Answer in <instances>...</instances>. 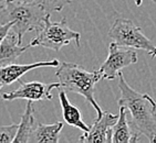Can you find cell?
Instances as JSON below:
<instances>
[{
	"label": "cell",
	"instance_id": "6da1fadb",
	"mask_svg": "<svg viewBox=\"0 0 156 143\" xmlns=\"http://www.w3.org/2000/svg\"><path fill=\"white\" fill-rule=\"evenodd\" d=\"M121 97L119 107H125L131 115V125L134 132L143 135L151 143H156V101L150 95L141 94L126 83L122 72L119 73Z\"/></svg>",
	"mask_w": 156,
	"mask_h": 143
},
{
	"label": "cell",
	"instance_id": "7a4b0ae2",
	"mask_svg": "<svg viewBox=\"0 0 156 143\" xmlns=\"http://www.w3.org/2000/svg\"><path fill=\"white\" fill-rule=\"evenodd\" d=\"M49 17L51 13L34 0H9L0 11V23L13 22L11 31L21 44L24 34L40 31Z\"/></svg>",
	"mask_w": 156,
	"mask_h": 143
},
{
	"label": "cell",
	"instance_id": "3957f363",
	"mask_svg": "<svg viewBox=\"0 0 156 143\" xmlns=\"http://www.w3.org/2000/svg\"><path fill=\"white\" fill-rule=\"evenodd\" d=\"M58 67L55 76L59 79L61 87L64 88V90L83 96L94 107L98 113L96 118H100L103 115V110L94 98L95 85L102 79L100 72H87L75 63L68 62L60 63Z\"/></svg>",
	"mask_w": 156,
	"mask_h": 143
},
{
	"label": "cell",
	"instance_id": "277c9868",
	"mask_svg": "<svg viewBox=\"0 0 156 143\" xmlns=\"http://www.w3.org/2000/svg\"><path fill=\"white\" fill-rule=\"evenodd\" d=\"M50 19L51 17L47 18L43 28L38 31L37 36L29 43L31 48L42 46L59 52L63 46L69 45L72 41L75 42L78 48L81 46V34L70 29L66 18H62L59 22H52Z\"/></svg>",
	"mask_w": 156,
	"mask_h": 143
},
{
	"label": "cell",
	"instance_id": "5b68a950",
	"mask_svg": "<svg viewBox=\"0 0 156 143\" xmlns=\"http://www.w3.org/2000/svg\"><path fill=\"white\" fill-rule=\"evenodd\" d=\"M108 38L115 43L123 46L143 50L150 54L151 57H156V45L142 32V28L136 25L132 20L119 18L113 22L108 30Z\"/></svg>",
	"mask_w": 156,
	"mask_h": 143
},
{
	"label": "cell",
	"instance_id": "8992f818",
	"mask_svg": "<svg viewBox=\"0 0 156 143\" xmlns=\"http://www.w3.org/2000/svg\"><path fill=\"white\" fill-rule=\"evenodd\" d=\"M138 61L136 51L131 48H123L112 41L108 45V55L100 67L99 72L103 79L114 81L122 69L135 64Z\"/></svg>",
	"mask_w": 156,
	"mask_h": 143
},
{
	"label": "cell",
	"instance_id": "52a82bcc",
	"mask_svg": "<svg viewBox=\"0 0 156 143\" xmlns=\"http://www.w3.org/2000/svg\"><path fill=\"white\" fill-rule=\"evenodd\" d=\"M61 84L50 83L44 84L41 81H29L24 83L20 81V86L17 89L9 92H2L1 98L3 100H16V99H26L30 101H39V100H52V90L59 89Z\"/></svg>",
	"mask_w": 156,
	"mask_h": 143
},
{
	"label": "cell",
	"instance_id": "ba28073f",
	"mask_svg": "<svg viewBox=\"0 0 156 143\" xmlns=\"http://www.w3.org/2000/svg\"><path fill=\"white\" fill-rule=\"evenodd\" d=\"M117 118L119 115L103 111L102 116L96 118L90 130L84 132L79 138V141L84 143H112V129Z\"/></svg>",
	"mask_w": 156,
	"mask_h": 143
},
{
	"label": "cell",
	"instance_id": "9c48e42d",
	"mask_svg": "<svg viewBox=\"0 0 156 143\" xmlns=\"http://www.w3.org/2000/svg\"><path fill=\"white\" fill-rule=\"evenodd\" d=\"M60 62L58 60L47 61V62H37L32 64H8L1 65L0 67V89L5 86L11 85L15 81H19L23 75L32 69L40 68V67H58Z\"/></svg>",
	"mask_w": 156,
	"mask_h": 143
},
{
	"label": "cell",
	"instance_id": "30bf717a",
	"mask_svg": "<svg viewBox=\"0 0 156 143\" xmlns=\"http://www.w3.org/2000/svg\"><path fill=\"white\" fill-rule=\"evenodd\" d=\"M140 134L134 132L127 120L125 107H120L119 118L112 129V143H131L140 141Z\"/></svg>",
	"mask_w": 156,
	"mask_h": 143
},
{
	"label": "cell",
	"instance_id": "8fae6325",
	"mask_svg": "<svg viewBox=\"0 0 156 143\" xmlns=\"http://www.w3.org/2000/svg\"><path fill=\"white\" fill-rule=\"evenodd\" d=\"M30 48V44L26 46L19 44L17 35L12 31H10L0 44V65H8L15 63Z\"/></svg>",
	"mask_w": 156,
	"mask_h": 143
},
{
	"label": "cell",
	"instance_id": "7c38bea8",
	"mask_svg": "<svg viewBox=\"0 0 156 143\" xmlns=\"http://www.w3.org/2000/svg\"><path fill=\"white\" fill-rule=\"evenodd\" d=\"M59 100H60L61 108H62V116L64 122L69 125H72L74 128L81 129L84 132L89 131L90 127L82 120L81 112L79 110V108L69 101L66 90H63L62 87L59 88Z\"/></svg>",
	"mask_w": 156,
	"mask_h": 143
},
{
	"label": "cell",
	"instance_id": "4fadbf2b",
	"mask_svg": "<svg viewBox=\"0 0 156 143\" xmlns=\"http://www.w3.org/2000/svg\"><path fill=\"white\" fill-rule=\"evenodd\" d=\"M63 122H54L50 125L37 123L29 142L31 143H57L59 142L60 132L62 131Z\"/></svg>",
	"mask_w": 156,
	"mask_h": 143
},
{
	"label": "cell",
	"instance_id": "5bb4252c",
	"mask_svg": "<svg viewBox=\"0 0 156 143\" xmlns=\"http://www.w3.org/2000/svg\"><path fill=\"white\" fill-rule=\"evenodd\" d=\"M36 119H34V108H33L32 101L28 100L26 105L21 121L19 123L18 131L16 134V138L13 139V143H27L30 140V137L33 130L36 128Z\"/></svg>",
	"mask_w": 156,
	"mask_h": 143
},
{
	"label": "cell",
	"instance_id": "9a60e30c",
	"mask_svg": "<svg viewBox=\"0 0 156 143\" xmlns=\"http://www.w3.org/2000/svg\"><path fill=\"white\" fill-rule=\"evenodd\" d=\"M39 2L48 12H60L61 10L66 6L70 5L73 0H34Z\"/></svg>",
	"mask_w": 156,
	"mask_h": 143
},
{
	"label": "cell",
	"instance_id": "2e32d148",
	"mask_svg": "<svg viewBox=\"0 0 156 143\" xmlns=\"http://www.w3.org/2000/svg\"><path fill=\"white\" fill-rule=\"evenodd\" d=\"M19 125L12 123L10 125L0 127V143H11L16 138Z\"/></svg>",
	"mask_w": 156,
	"mask_h": 143
},
{
	"label": "cell",
	"instance_id": "e0dca14e",
	"mask_svg": "<svg viewBox=\"0 0 156 143\" xmlns=\"http://www.w3.org/2000/svg\"><path fill=\"white\" fill-rule=\"evenodd\" d=\"M13 25V22H6V23H0V44L5 40L8 33L11 31V28Z\"/></svg>",
	"mask_w": 156,
	"mask_h": 143
},
{
	"label": "cell",
	"instance_id": "ac0fdd59",
	"mask_svg": "<svg viewBox=\"0 0 156 143\" xmlns=\"http://www.w3.org/2000/svg\"><path fill=\"white\" fill-rule=\"evenodd\" d=\"M134 2L137 7H141L142 6V2H143V0H134Z\"/></svg>",
	"mask_w": 156,
	"mask_h": 143
},
{
	"label": "cell",
	"instance_id": "d6986e66",
	"mask_svg": "<svg viewBox=\"0 0 156 143\" xmlns=\"http://www.w3.org/2000/svg\"><path fill=\"white\" fill-rule=\"evenodd\" d=\"M8 1H9V0H0V6H1V5H6Z\"/></svg>",
	"mask_w": 156,
	"mask_h": 143
},
{
	"label": "cell",
	"instance_id": "ffe728a7",
	"mask_svg": "<svg viewBox=\"0 0 156 143\" xmlns=\"http://www.w3.org/2000/svg\"><path fill=\"white\" fill-rule=\"evenodd\" d=\"M3 6H5V5H1V6H0V11H1V10H2V8H3Z\"/></svg>",
	"mask_w": 156,
	"mask_h": 143
},
{
	"label": "cell",
	"instance_id": "44dd1931",
	"mask_svg": "<svg viewBox=\"0 0 156 143\" xmlns=\"http://www.w3.org/2000/svg\"><path fill=\"white\" fill-rule=\"evenodd\" d=\"M151 1H152V2H154L156 5V0H151Z\"/></svg>",
	"mask_w": 156,
	"mask_h": 143
}]
</instances>
